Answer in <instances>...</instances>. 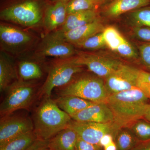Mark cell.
<instances>
[{
	"label": "cell",
	"mask_w": 150,
	"mask_h": 150,
	"mask_svg": "<svg viewBox=\"0 0 150 150\" xmlns=\"http://www.w3.org/2000/svg\"><path fill=\"white\" fill-rule=\"evenodd\" d=\"M149 100L142 90L135 88L110 95L106 103L113 113L114 122L122 128L144 118Z\"/></svg>",
	"instance_id": "obj_1"
},
{
	"label": "cell",
	"mask_w": 150,
	"mask_h": 150,
	"mask_svg": "<svg viewBox=\"0 0 150 150\" xmlns=\"http://www.w3.org/2000/svg\"><path fill=\"white\" fill-rule=\"evenodd\" d=\"M34 131L39 139L48 141L69 126L71 116L51 97L44 98L33 112Z\"/></svg>",
	"instance_id": "obj_2"
},
{
	"label": "cell",
	"mask_w": 150,
	"mask_h": 150,
	"mask_svg": "<svg viewBox=\"0 0 150 150\" xmlns=\"http://www.w3.org/2000/svg\"><path fill=\"white\" fill-rule=\"evenodd\" d=\"M58 94L59 96L79 97L94 103H107L110 96L103 79L88 74L75 77L67 85L59 88Z\"/></svg>",
	"instance_id": "obj_3"
},
{
	"label": "cell",
	"mask_w": 150,
	"mask_h": 150,
	"mask_svg": "<svg viewBox=\"0 0 150 150\" xmlns=\"http://www.w3.org/2000/svg\"><path fill=\"white\" fill-rule=\"evenodd\" d=\"M39 90L32 81L17 80L7 89L6 96L0 105L1 117L9 115L18 110H28L35 102Z\"/></svg>",
	"instance_id": "obj_4"
},
{
	"label": "cell",
	"mask_w": 150,
	"mask_h": 150,
	"mask_svg": "<svg viewBox=\"0 0 150 150\" xmlns=\"http://www.w3.org/2000/svg\"><path fill=\"white\" fill-rule=\"evenodd\" d=\"M83 66L73 62L71 58L59 59L51 66L46 80L39 90V95L51 97L53 90L67 85L78 74L81 72Z\"/></svg>",
	"instance_id": "obj_5"
},
{
	"label": "cell",
	"mask_w": 150,
	"mask_h": 150,
	"mask_svg": "<svg viewBox=\"0 0 150 150\" xmlns=\"http://www.w3.org/2000/svg\"><path fill=\"white\" fill-rule=\"evenodd\" d=\"M1 19L23 26H34L43 17L40 4L35 0H27L4 9L0 13Z\"/></svg>",
	"instance_id": "obj_6"
},
{
	"label": "cell",
	"mask_w": 150,
	"mask_h": 150,
	"mask_svg": "<svg viewBox=\"0 0 150 150\" xmlns=\"http://www.w3.org/2000/svg\"><path fill=\"white\" fill-rule=\"evenodd\" d=\"M71 58L76 64L86 67L89 71L104 79L123 64L115 58L91 53L81 52Z\"/></svg>",
	"instance_id": "obj_7"
},
{
	"label": "cell",
	"mask_w": 150,
	"mask_h": 150,
	"mask_svg": "<svg viewBox=\"0 0 150 150\" xmlns=\"http://www.w3.org/2000/svg\"><path fill=\"white\" fill-rule=\"evenodd\" d=\"M141 69L130 65L122 64L105 79L109 95L137 87Z\"/></svg>",
	"instance_id": "obj_8"
},
{
	"label": "cell",
	"mask_w": 150,
	"mask_h": 150,
	"mask_svg": "<svg viewBox=\"0 0 150 150\" xmlns=\"http://www.w3.org/2000/svg\"><path fill=\"white\" fill-rule=\"evenodd\" d=\"M84 141L94 144H99L103 136L108 134H112L115 137L120 129L115 123H98L81 122L72 120L69 126Z\"/></svg>",
	"instance_id": "obj_9"
},
{
	"label": "cell",
	"mask_w": 150,
	"mask_h": 150,
	"mask_svg": "<svg viewBox=\"0 0 150 150\" xmlns=\"http://www.w3.org/2000/svg\"><path fill=\"white\" fill-rule=\"evenodd\" d=\"M33 130L32 119L27 115L13 113L1 117L0 146L15 137Z\"/></svg>",
	"instance_id": "obj_10"
},
{
	"label": "cell",
	"mask_w": 150,
	"mask_h": 150,
	"mask_svg": "<svg viewBox=\"0 0 150 150\" xmlns=\"http://www.w3.org/2000/svg\"><path fill=\"white\" fill-rule=\"evenodd\" d=\"M76 53L74 45L66 41L58 30L45 36L37 54L42 56L65 59L73 57Z\"/></svg>",
	"instance_id": "obj_11"
},
{
	"label": "cell",
	"mask_w": 150,
	"mask_h": 150,
	"mask_svg": "<svg viewBox=\"0 0 150 150\" xmlns=\"http://www.w3.org/2000/svg\"><path fill=\"white\" fill-rule=\"evenodd\" d=\"M73 120L98 123L114 122L112 110L106 103H95L71 116Z\"/></svg>",
	"instance_id": "obj_12"
},
{
	"label": "cell",
	"mask_w": 150,
	"mask_h": 150,
	"mask_svg": "<svg viewBox=\"0 0 150 150\" xmlns=\"http://www.w3.org/2000/svg\"><path fill=\"white\" fill-rule=\"evenodd\" d=\"M105 29L99 18L76 29L66 33H62L64 39L74 46L88 38L102 32Z\"/></svg>",
	"instance_id": "obj_13"
},
{
	"label": "cell",
	"mask_w": 150,
	"mask_h": 150,
	"mask_svg": "<svg viewBox=\"0 0 150 150\" xmlns=\"http://www.w3.org/2000/svg\"><path fill=\"white\" fill-rule=\"evenodd\" d=\"M0 39L3 45L11 48H17L24 46L32 40L27 33L10 25H0Z\"/></svg>",
	"instance_id": "obj_14"
},
{
	"label": "cell",
	"mask_w": 150,
	"mask_h": 150,
	"mask_svg": "<svg viewBox=\"0 0 150 150\" xmlns=\"http://www.w3.org/2000/svg\"><path fill=\"white\" fill-rule=\"evenodd\" d=\"M150 4V0H112L104 9V13L111 18L144 7Z\"/></svg>",
	"instance_id": "obj_15"
},
{
	"label": "cell",
	"mask_w": 150,
	"mask_h": 150,
	"mask_svg": "<svg viewBox=\"0 0 150 150\" xmlns=\"http://www.w3.org/2000/svg\"><path fill=\"white\" fill-rule=\"evenodd\" d=\"M67 4L58 2L47 8L43 18V23L48 31H54L64 23L68 15Z\"/></svg>",
	"instance_id": "obj_16"
},
{
	"label": "cell",
	"mask_w": 150,
	"mask_h": 150,
	"mask_svg": "<svg viewBox=\"0 0 150 150\" xmlns=\"http://www.w3.org/2000/svg\"><path fill=\"white\" fill-rule=\"evenodd\" d=\"M78 135L68 126L49 140L48 148L52 150H76Z\"/></svg>",
	"instance_id": "obj_17"
},
{
	"label": "cell",
	"mask_w": 150,
	"mask_h": 150,
	"mask_svg": "<svg viewBox=\"0 0 150 150\" xmlns=\"http://www.w3.org/2000/svg\"><path fill=\"white\" fill-rule=\"evenodd\" d=\"M99 18L96 10L78 12L67 15L64 23L59 30L66 33L92 22Z\"/></svg>",
	"instance_id": "obj_18"
},
{
	"label": "cell",
	"mask_w": 150,
	"mask_h": 150,
	"mask_svg": "<svg viewBox=\"0 0 150 150\" xmlns=\"http://www.w3.org/2000/svg\"><path fill=\"white\" fill-rule=\"evenodd\" d=\"M54 100L59 108L70 116L95 103L74 96H59Z\"/></svg>",
	"instance_id": "obj_19"
},
{
	"label": "cell",
	"mask_w": 150,
	"mask_h": 150,
	"mask_svg": "<svg viewBox=\"0 0 150 150\" xmlns=\"http://www.w3.org/2000/svg\"><path fill=\"white\" fill-rule=\"evenodd\" d=\"M17 78L16 70L11 62L4 54L0 57V91H6Z\"/></svg>",
	"instance_id": "obj_20"
},
{
	"label": "cell",
	"mask_w": 150,
	"mask_h": 150,
	"mask_svg": "<svg viewBox=\"0 0 150 150\" xmlns=\"http://www.w3.org/2000/svg\"><path fill=\"white\" fill-rule=\"evenodd\" d=\"M38 139L33 130L10 140L0 146V150H26Z\"/></svg>",
	"instance_id": "obj_21"
},
{
	"label": "cell",
	"mask_w": 150,
	"mask_h": 150,
	"mask_svg": "<svg viewBox=\"0 0 150 150\" xmlns=\"http://www.w3.org/2000/svg\"><path fill=\"white\" fill-rule=\"evenodd\" d=\"M19 80L29 81L42 77L43 73L39 65L35 62L25 60L19 62L18 67Z\"/></svg>",
	"instance_id": "obj_22"
},
{
	"label": "cell",
	"mask_w": 150,
	"mask_h": 150,
	"mask_svg": "<svg viewBox=\"0 0 150 150\" xmlns=\"http://www.w3.org/2000/svg\"><path fill=\"white\" fill-rule=\"evenodd\" d=\"M117 150H131L139 142L129 127H122L118 130L114 138Z\"/></svg>",
	"instance_id": "obj_23"
},
{
	"label": "cell",
	"mask_w": 150,
	"mask_h": 150,
	"mask_svg": "<svg viewBox=\"0 0 150 150\" xmlns=\"http://www.w3.org/2000/svg\"><path fill=\"white\" fill-rule=\"evenodd\" d=\"M128 127L139 142L150 140V122L144 118L138 119Z\"/></svg>",
	"instance_id": "obj_24"
},
{
	"label": "cell",
	"mask_w": 150,
	"mask_h": 150,
	"mask_svg": "<svg viewBox=\"0 0 150 150\" xmlns=\"http://www.w3.org/2000/svg\"><path fill=\"white\" fill-rule=\"evenodd\" d=\"M103 34L106 46L112 51H116L119 46L125 40L118 30L112 26L105 28Z\"/></svg>",
	"instance_id": "obj_25"
},
{
	"label": "cell",
	"mask_w": 150,
	"mask_h": 150,
	"mask_svg": "<svg viewBox=\"0 0 150 150\" xmlns=\"http://www.w3.org/2000/svg\"><path fill=\"white\" fill-rule=\"evenodd\" d=\"M99 5L95 0H72L67 3V14L96 10Z\"/></svg>",
	"instance_id": "obj_26"
},
{
	"label": "cell",
	"mask_w": 150,
	"mask_h": 150,
	"mask_svg": "<svg viewBox=\"0 0 150 150\" xmlns=\"http://www.w3.org/2000/svg\"><path fill=\"white\" fill-rule=\"evenodd\" d=\"M74 46L87 50H95L103 48L106 45L102 32L93 35Z\"/></svg>",
	"instance_id": "obj_27"
},
{
	"label": "cell",
	"mask_w": 150,
	"mask_h": 150,
	"mask_svg": "<svg viewBox=\"0 0 150 150\" xmlns=\"http://www.w3.org/2000/svg\"><path fill=\"white\" fill-rule=\"evenodd\" d=\"M131 17L137 26L150 28V8H142L133 11Z\"/></svg>",
	"instance_id": "obj_28"
},
{
	"label": "cell",
	"mask_w": 150,
	"mask_h": 150,
	"mask_svg": "<svg viewBox=\"0 0 150 150\" xmlns=\"http://www.w3.org/2000/svg\"><path fill=\"white\" fill-rule=\"evenodd\" d=\"M137 87L150 99V72L141 70L138 77Z\"/></svg>",
	"instance_id": "obj_29"
},
{
	"label": "cell",
	"mask_w": 150,
	"mask_h": 150,
	"mask_svg": "<svg viewBox=\"0 0 150 150\" xmlns=\"http://www.w3.org/2000/svg\"><path fill=\"white\" fill-rule=\"evenodd\" d=\"M116 52L121 56L129 59L136 58L137 56L134 47L126 39L119 46Z\"/></svg>",
	"instance_id": "obj_30"
},
{
	"label": "cell",
	"mask_w": 150,
	"mask_h": 150,
	"mask_svg": "<svg viewBox=\"0 0 150 150\" xmlns=\"http://www.w3.org/2000/svg\"><path fill=\"white\" fill-rule=\"evenodd\" d=\"M139 50L142 64L150 71V43L146 42L140 45Z\"/></svg>",
	"instance_id": "obj_31"
},
{
	"label": "cell",
	"mask_w": 150,
	"mask_h": 150,
	"mask_svg": "<svg viewBox=\"0 0 150 150\" xmlns=\"http://www.w3.org/2000/svg\"><path fill=\"white\" fill-rule=\"evenodd\" d=\"M76 150H103L99 144H94L84 141L78 136Z\"/></svg>",
	"instance_id": "obj_32"
},
{
	"label": "cell",
	"mask_w": 150,
	"mask_h": 150,
	"mask_svg": "<svg viewBox=\"0 0 150 150\" xmlns=\"http://www.w3.org/2000/svg\"><path fill=\"white\" fill-rule=\"evenodd\" d=\"M134 33L140 40L150 43V28L137 26L134 29Z\"/></svg>",
	"instance_id": "obj_33"
},
{
	"label": "cell",
	"mask_w": 150,
	"mask_h": 150,
	"mask_svg": "<svg viewBox=\"0 0 150 150\" xmlns=\"http://www.w3.org/2000/svg\"><path fill=\"white\" fill-rule=\"evenodd\" d=\"M49 140L38 139L26 150H43L47 147Z\"/></svg>",
	"instance_id": "obj_34"
},
{
	"label": "cell",
	"mask_w": 150,
	"mask_h": 150,
	"mask_svg": "<svg viewBox=\"0 0 150 150\" xmlns=\"http://www.w3.org/2000/svg\"><path fill=\"white\" fill-rule=\"evenodd\" d=\"M114 138L115 137L114 135L112 134H105L101 138L100 141L99 145L102 147L103 148H104L114 142Z\"/></svg>",
	"instance_id": "obj_35"
},
{
	"label": "cell",
	"mask_w": 150,
	"mask_h": 150,
	"mask_svg": "<svg viewBox=\"0 0 150 150\" xmlns=\"http://www.w3.org/2000/svg\"><path fill=\"white\" fill-rule=\"evenodd\" d=\"M131 150H150V140L146 142H140Z\"/></svg>",
	"instance_id": "obj_36"
},
{
	"label": "cell",
	"mask_w": 150,
	"mask_h": 150,
	"mask_svg": "<svg viewBox=\"0 0 150 150\" xmlns=\"http://www.w3.org/2000/svg\"><path fill=\"white\" fill-rule=\"evenodd\" d=\"M103 150H117V146L115 144V141L110 144L103 148Z\"/></svg>",
	"instance_id": "obj_37"
},
{
	"label": "cell",
	"mask_w": 150,
	"mask_h": 150,
	"mask_svg": "<svg viewBox=\"0 0 150 150\" xmlns=\"http://www.w3.org/2000/svg\"><path fill=\"white\" fill-rule=\"evenodd\" d=\"M143 118L150 122V103L147 109Z\"/></svg>",
	"instance_id": "obj_38"
},
{
	"label": "cell",
	"mask_w": 150,
	"mask_h": 150,
	"mask_svg": "<svg viewBox=\"0 0 150 150\" xmlns=\"http://www.w3.org/2000/svg\"><path fill=\"white\" fill-rule=\"evenodd\" d=\"M52 1H54L56 2H60L68 3L70 2V1H72V0H52Z\"/></svg>",
	"instance_id": "obj_39"
},
{
	"label": "cell",
	"mask_w": 150,
	"mask_h": 150,
	"mask_svg": "<svg viewBox=\"0 0 150 150\" xmlns=\"http://www.w3.org/2000/svg\"><path fill=\"white\" fill-rule=\"evenodd\" d=\"M99 4V5L101 4H103L106 1L108 0H95Z\"/></svg>",
	"instance_id": "obj_40"
},
{
	"label": "cell",
	"mask_w": 150,
	"mask_h": 150,
	"mask_svg": "<svg viewBox=\"0 0 150 150\" xmlns=\"http://www.w3.org/2000/svg\"><path fill=\"white\" fill-rule=\"evenodd\" d=\"M43 150H52L51 149H50V148H48V147H47L45 148V149H43Z\"/></svg>",
	"instance_id": "obj_41"
}]
</instances>
